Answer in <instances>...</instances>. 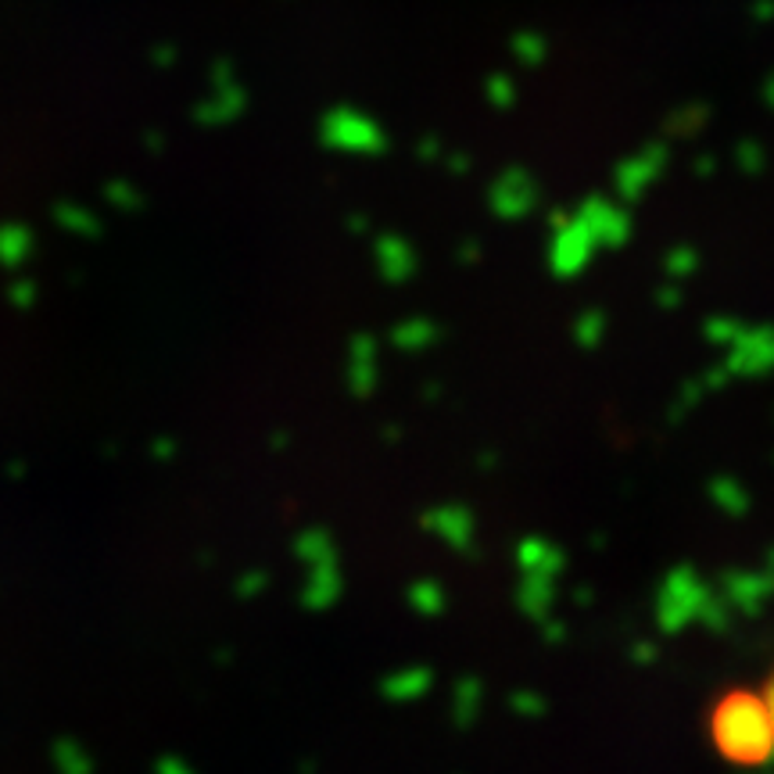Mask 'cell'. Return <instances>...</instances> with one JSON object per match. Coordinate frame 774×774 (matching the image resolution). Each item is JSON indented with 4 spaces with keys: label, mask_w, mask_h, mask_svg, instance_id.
<instances>
[{
    "label": "cell",
    "mask_w": 774,
    "mask_h": 774,
    "mask_svg": "<svg viewBox=\"0 0 774 774\" xmlns=\"http://www.w3.org/2000/svg\"><path fill=\"white\" fill-rule=\"evenodd\" d=\"M764 724H767V738H771V746H774V678L767 682V692H764Z\"/></svg>",
    "instance_id": "obj_1"
}]
</instances>
